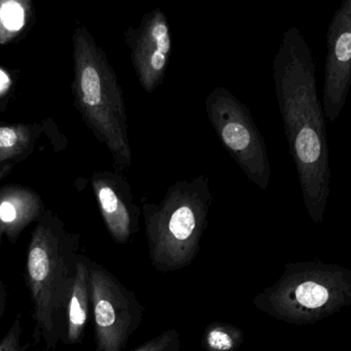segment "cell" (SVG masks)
I'll list each match as a JSON object with an SVG mask.
<instances>
[{"label": "cell", "mask_w": 351, "mask_h": 351, "mask_svg": "<svg viewBox=\"0 0 351 351\" xmlns=\"http://www.w3.org/2000/svg\"><path fill=\"white\" fill-rule=\"evenodd\" d=\"M273 79L304 205L310 219L319 223L330 193V154L315 61L299 28L291 26L282 34L273 59Z\"/></svg>", "instance_id": "obj_1"}, {"label": "cell", "mask_w": 351, "mask_h": 351, "mask_svg": "<svg viewBox=\"0 0 351 351\" xmlns=\"http://www.w3.org/2000/svg\"><path fill=\"white\" fill-rule=\"evenodd\" d=\"M80 238L51 209L32 233L24 277L32 303V338L47 351L65 343L67 305L82 254Z\"/></svg>", "instance_id": "obj_2"}, {"label": "cell", "mask_w": 351, "mask_h": 351, "mask_svg": "<svg viewBox=\"0 0 351 351\" xmlns=\"http://www.w3.org/2000/svg\"><path fill=\"white\" fill-rule=\"evenodd\" d=\"M73 44L75 108L94 136L108 147L114 169L122 173L132 165V149L120 82L106 52L87 28H75Z\"/></svg>", "instance_id": "obj_3"}, {"label": "cell", "mask_w": 351, "mask_h": 351, "mask_svg": "<svg viewBox=\"0 0 351 351\" xmlns=\"http://www.w3.org/2000/svg\"><path fill=\"white\" fill-rule=\"evenodd\" d=\"M213 194L208 176L200 174L169 186L159 203H145L141 215L152 266L162 273L190 266L208 227Z\"/></svg>", "instance_id": "obj_4"}, {"label": "cell", "mask_w": 351, "mask_h": 351, "mask_svg": "<svg viewBox=\"0 0 351 351\" xmlns=\"http://www.w3.org/2000/svg\"><path fill=\"white\" fill-rule=\"evenodd\" d=\"M252 303L279 322L311 326L350 305L351 270L320 260L289 262L278 280Z\"/></svg>", "instance_id": "obj_5"}, {"label": "cell", "mask_w": 351, "mask_h": 351, "mask_svg": "<svg viewBox=\"0 0 351 351\" xmlns=\"http://www.w3.org/2000/svg\"><path fill=\"white\" fill-rule=\"evenodd\" d=\"M205 108L226 151L250 182L266 191L271 180L270 160L250 108L225 87L215 88L208 94Z\"/></svg>", "instance_id": "obj_6"}, {"label": "cell", "mask_w": 351, "mask_h": 351, "mask_svg": "<svg viewBox=\"0 0 351 351\" xmlns=\"http://www.w3.org/2000/svg\"><path fill=\"white\" fill-rule=\"evenodd\" d=\"M96 351H124L138 330L145 308L108 269L87 258Z\"/></svg>", "instance_id": "obj_7"}, {"label": "cell", "mask_w": 351, "mask_h": 351, "mask_svg": "<svg viewBox=\"0 0 351 351\" xmlns=\"http://www.w3.org/2000/svg\"><path fill=\"white\" fill-rule=\"evenodd\" d=\"M135 75L143 89L152 94L163 84L172 53L167 16L155 9L143 15L137 27L124 32Z\"/></svg>", "instance_id": "obj_8"}, {"label": "cell", "mask_w": 351, "mask_h": 351, "mask_svg": "<svg viewBox=\"0 0 351 351\" xmlns=\"http://www.w3.org/2000/svg\"><path fill=\"white\" fill-rule=\"evenodd\" d=\"M351 86V0H343L326 32L322 90L324 117L334 122L344 108Z\"/></svg>", "instance_id": "obj_9"}, {"label": "cell", "mask_w": 351, "mask_h": 351, "mask_svg": "<svg viewBox=\"0 0 351 351\" xmlns=\"http://www.w3.org/2000/svg\"><path fill=\"white\" fill-rule=\"evenodd\" d=\"M92 186L108 233L116 243H129L141 229V208L128 180L118 172H96Z\"/></svg>", "instance_id": "obj_10"}, {"label": "cell", "mask_w": 351, "mask_h": 351, "mask_svg": "<svg viewBox=\"0 0 351 351\" xmlns=\"http://www.w3.org/2000/svg\"><path fill=\"white\" fill-rule=\"evenodd\" d=\"M47 208L38 193L21 184L0 188V245L5 240L15 244L24 230L42 219Z\"/></svg>", "instance_id": "obj_11"}, {"label": "cell", "mask_w": 351, "mask_h": 351, "mask_svg": "<svg viewBox=\"0 0 351 351\" xmlns=\"http://www.w3.org/2000/svg\"><path fill=\"white\" fill-rule=\"evenodd\" d=\"M88 256L83 254L77 263V275L71 289L66 312L67 345H77L85 338L86 328L91 309V278L87 264Z\"/></svg>", "instance_id": "obj_12"}, {"label": "cell", "mask_w": 351, "mask_h": 351, "mask_svg": "<svg viewBox=\"0 0 351 351\" xmlns=\"http://www.w3.org/2000/svg\"><path fill=\"white\" fill-rule=\"evenodd\" d=\"M42 133V124L0 126V164L25 161L36 149Z\"/></svg>", "instance_id": "obj_13"}, {"label": "cell", "mask_w": 351, "mask_h": 351, "mask_svg": "<svg viewBox=\"0 0 351 351\" xmlns=\"http://www.w3.org/2000/svg\"><path fill=\"white\" fill-rule=\"evenodd\" d=\"M34 9L28 0H0V45H7L23 34Z\"/></svg>", "instance_id": "obj_14"}, {"label": "cell", "mask_w": 351, "mask_h": 351, "mask_svg": "<svg viewBox=\"0 0 351 351\" xmlns=\"http://www.w3.org/2000/svg\"><path fill=\"white\" fill-rule=\"evenodd\" d=\"M244 337L243 330L235 324L211 322L203 332L202 347L204 351H238Z\"/></svg>", "instance_id": "obj_15"}, {"label": "cell", "mask_w": 351, "mask_h": 351, "mask_svg": "<svg viewBox=\"0 0 351 351\" xmlns=\"http://www.w3.org/2000/svg\"><path fill=\"white\" fill-rule=\"evenodd\" d=\"M180 349H182L180 334L174 328H170L139 345L133 351H180Z\"/></svg>", "instance_id": "obj_16"}, {"label": "cell", "mask_w": 351, "mask_h": 351, "mask_svg": "<svg viewBox=\"0 0 351 351\" xmlns=\"http://www.w3.org/2000/svg\"><path fill=\"white\" fill-rule=\"evenodd\" d=\"M21 316V313L16 316L11 328L5 337L0 340V351H28L29 349V344H21V336L23 332Z\"/></svg>", "instance_id": "obj_17"}, {"label": "cell", "mask_w": 351, "mask_h": 351, "mask_svg": "<svg viewBox=\"0 0 351 351\" xmlns=\"http://www.w3.org/2000/svg\"><path fill=\"white\" fill-rule=\"evenodd\" d=\"M5 307H7V291H5L3 277L0 275V319L5 314Z\"/></svg>", "instance_id": "obj_18"}, {"label": "cell", "mask_w": 351, "mask_h": 351, "mask_svg": "<svg viewBox=\"0 0 351 351\" xmlns=\"http://www.w3.org/2000/svg\"><path fill=\"white\" fill-rule=\"evenodd\" d=\"M14 165H15V164L13 163L0 164V182L5 180L9 174H11Z\"/></svg>", "instance_id": "obj_19"}]
</instances>
